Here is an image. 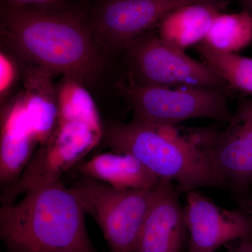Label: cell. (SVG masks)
Masks as SVG:
<instances>
[{
    "mask_svg": "<svg viewBox=\"0 0 252 252\" xmlns=\"http://www.w3.org/2000/svg\"><path fill=\"white\" fill-rule=\"evenodd\" d=\"M65 4L16 6L4 2L1 32L18 52L46 72L77 83L91 80L102 67L92 21Z\"/></svg>",
    "mask_w": 252,
    "mask_h": 252,
    "instance_id": "obj_1",
    "label": "cell"
},
{
    "mask_svg": "<svg viewBox=\"0 0 252 252\" xmlns=\"http://www.w3.org/2000/svg\"><path fill=\"white\" fill-rule=\"evenodd\" d=\"M79 199L61 180L32 189L0 209V237L7 252H99Z\"/></svg>",
    "mask_w": 252,
    "mask_h": 252,
    "instance_id": "obj_2",
    "label": "cell"
},
{
    "mask_svg": "<svg viewBox=\"0 0 252 252\" xmlns=\"http://www.w3.org/2000/svg\"><path fill=\"white\" fill-rule=\"evenodd\" d=\"M172 127L157 128L133 119L114 122L104 129L101 140L115 152L132 154L159 178L177 182L180 193L224 185L206 152Z\"/></svg>",
    "mask_w": 252,
    "mask_h": 252,
    "instance_id": "obj_3",
    "label": "cell"
},
{
    "mask_svg": "<svg viewBox=\"0 0 252 252\" xmlns=\"http://www.w3.org/2000/svg\"><path fill=\"white\" fill-rule=\"evenodd\" d=\"M119 94L134 114L133 120L160 128L195 119L229 122L233 114L228 101L233 94L222 89L142 86L128 79L116 84Z\"/></svg>",
    "mask_w": 252,
    "mask_h": 252,
    "instance_id": "obj_4",
    "label": "cell"
},
{
    "mask_svg": "<svg viewBox=\"0 0 252 252\" xmlns=\"http://www.w3.org/2000/svg\"><path fill=\"white\" fill-rule=\"evenodd\" d=\"M156 187L116 189L81 176L70 189L86 213L97 222L109 252H134Z\"/></svg>",
    "mask_w": 252,
    "mask_h": 252,
    "instance_id": "obj_5",
    "label": "cell"
},
{
    "mask_svg": "<svg viewBox=\"0 0 252 252\" xmlns=\"http://www.w3.org/2000/svg\"><path fill=\"white\" fill-rule=\"evenodd\" d=\"M129 79L142 86L222 89L226 82L207 66L185 51L146 32L126 46ZM230 88V87H229Z\"/></svg>",
    "mask_w": 252,
    "mask_h": 252,
    "instance_id": "obj_6",
    "label": "cell"
},
{
    "mask_svg": "<svg viewBox=\"0 0 252 252\" xmlns=\"http://www.w3.org/2000/svg\"><path fill=\"white\" fill-rule=\"evenodd\" d=\"M103 132L80 122H59L51 138L36 150L19 177L1 190L2 205L32 189L61 180L102 140Z\"/></svg>",
    "mask_w": 252,
    "mask_h": 252,
    "instance_id": "obj_7",
    "label": "cell"
},
{
    "mask_svg": "<svg viewBox=\"0 0 252 252\" xmlns=\"http://www.w3.org/2000/svg\"><path fill=\"white\" fill-rule=\"evenodd\" d=\"M193 136L223 185L246 191L252 183V97L239 102L224 130L199 129Z\"/></svg>",
    "mask_w": 252,
    "mask_h": 252,
    "instance_id": "obj_8",
    "label": "cell"
},
{
    "mask_svg": "<svg viewBox=\"0 0 252 252\" xmlns=\"http://www.w3.org/2000/svg\"><path fill=\"white\" fill-rule=\"evenodd\" d=\"M197 3L212 4L223 11L229 0H104L96 11L93 26L111 45L126 49L167 13Z\"/></svg>",
    "mask_w": 252,
    "mask_h": 252,
    "instance_id": "obj_9",
    "label": "cell"
},
{
    "mask_svg": "<svg viewBox=\"0 0 252 252\" xmlns=\"http://www.w3.org/2000/svg\"><path fill=\"white\" fill-rule=\"evenodd\" d=\"M187 200L188 252H215L230 242L252 239V217L245 212L219 207L195 190L187 193Z\"/></svg>",
    "mask_w": 252,
    "mask_h": 252,
    "instance_id": "obj_10",
    "label": "cell"
},
{
    "mask_svg": "<svg viewBox=\"0 0 252 252\" xmlns=\"http://www.w3.org/2000/svg\"><path fill=\"white\" fill-rule=\"evenodd\" d=\"M172 181L160 179L134 252H180L185 241V210Z\"/></svg>",
    "mask_w": 252,
    "mask_h": 252,
    "instance_id": "obj_11",
    "label": "cell"
},
{
    "mask_svg": "<svg viewBox=\"0 0 252 252\" xmlns=\"http://www.w3.org/2000/svg\"><path fill=\"white\" fill-rule=\"evenodd\" d=\"M81 176L119 189H154L160 179L132 154L116 152L97 154L77 166Z\"/></svg>",
    "mask_w": 252,
    "mask_h": 252,
    "instance_id": "obj_12",
    "label": "cell"
},
{
    "mask_svg": "<svg viewBox=\"0 0 252 252\" xmlns=\"http://www.w3.org/2000/svg\"><path fill=\"white\" fill-rule=\"evenodd\" d=\"M222 13L212 4L186 5L167 13L157 23L158 34L176 48L185 51L205 39L214 19Z\"/></svg>",
    "mask_w": 252,
    "mask_h": 252,
    "instance_id": "obj_13",
    "label": "cell"
},
{
    "mask_svg": "<svg viewBox=\"0 0 252 252\" xmlns=\"http://www.w3.org/2000/svg\"><path fill=\"white\" fill-rule=\"evenodd\" d=\"M195 47L203 63L223 79L232 91L252 97V59L218 51L204 41Z\"/></svg>",
    "mask_w": 252,
    "mask_h": 252,
    "instance_id": "obj_14",
    "label": "cell"
},
{
    "mask_svg": "<svg viewBox=\"0 0 252 252\" xmlns=\"http://www.w3.org/2000/svg\"><path fill=\"white\" fill-rule=\"evenodd\" d=\"M223 52L237 53L252 43V16L242 11L217 15L203 40Z\"/></svg>",
    "mask_w": 252,
    "mask_h": 252,
    "instance_id": "obj_15",
    "label": "cell"
},
{
    "mask_svg": "<svg viewBox=\"0 0 252 252\" xmlns=\"http://www.w3.org/2000/svg\"><path fill=\"white\" fill-rule=\"evenodd\" d=\"M38 143L30 136L1 127L0 143V182L9 185L19 177L34 154Z\"/></svg>",
    "mask_w": 252,
    "mask_h": 252,
    "instance_id": "obj_16",
    "label": "cell"
},
{
    "mask_svg": "<svg viewBox=\"0 0 252 252\" xmlns=\"http://www.w3.org/2000/svg\"><path fill=\"white\" fill-rule=\"evenodd\" d=\"M58 106L59 122H80L103 130L94 101L76 81L70 80L64 86Z\"/></svg>",
    "mask_w": 252,
    "mask_h": 252,
    "instance_id": "obj_17",
    "label": "cell"
},
{
    "mask_svg": "<svg viewBox=\"0 0 252 252\" xmlns=\"http://www.w3.org/2000/svg\"><path fill=\"white\" fill-rule=\"evenodd\" d=\"M25 110L38 142L44 145L54 133L59 122V106L48 96L32 94L23 100Z\"/></svg>",
    "mask_w": 252,
    "mask_h": 252,
    "instance_id": "obj_18",
    "label": "cell"
},
{
    "mask_svg": "<svg viewBox=\"0 0 252 252\" xmlns=\"http://www.w3.org/2000/svg\"><path fill=\"white\" fill-rule=\"evenodd\" d=\"M68 0H4L6 4L16 6H39L67 2Z\"/></svg>",
    "mask_w": 252,
    "mask_h": 252,
    "instance_id": "obj_19",
    "label": "cell"
},
{
    "mask_svg": "<svg viewBox=\"0 0 252 252\" xmlns=\"http://www.w3.org/2000/svg\"><path fill=\"white\" fill-rule=\"evenodd\" d=\"M12 68L7 60L1 56V89L4 90L12 79Z\"/></svg>",
    "mask_w": 252,
    "mask_h": 252,
    "instance_id": "obj_20",
    "label": "cell"
},
{
    "mask_svg": "<svg viewBox=\"0 0 252 252\" xmlns=\"http://www.w3.org/2000/svg\"><path fill=\"white\" fill-rule=\"evenodd\" d=\"M231 252H252V239L239 240V244Z\"/></svg>",
    "mask_w": 252,
    "mask_h": 252,
    "instance_id": "obj_21",
    "label": "cell"
},
{
    "mask_svg": "<svg viewBox=\"0 0 252 252\" xmlns=\"http://www.w3.org/2000/svg\"><path fill=\"white\" fill-rule=\"evenodd\" d=\"M241 6L243 11H246L252 16V0H235Z\"/></svg>",
    "mask_w": 252,
    "mask_h": 252,
    "instance_id": "obj_22",
    "label": "cell"
}]
</instances>
